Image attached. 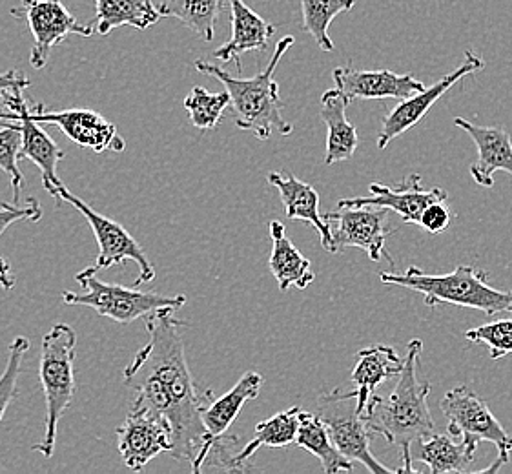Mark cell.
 <instances>
[{
    "label": "cell",
    "mask_w": 512,
    "mask_h": 474,
    "mask_svg": "<svg viewBox=\"0 0 512 474\" xmlns=\"http://www.w3.org/2000/svg\"><path fill=\"white\" fill-rule=\"evenodd\" d=\"M11 17L24 21L33 35L30 62L35 70H42L55 46L70 35L92 37V24H82L72 15L61 0H22L21 6L11 8Z\"/></svg>",
    "instance_id": "obj_11"
},
{
    "label": "cell",
    "mask_w": 512,
    "mask_h": 474,
    "mask_svg": "<svg viewBox=\"0 0 512 474\" xmlns=\"http://www.w3.org/2000/svg\"><path fill=\"white\" fill-rule=\"evenodd\" d=\"M485 68V61L482 57H478L472 50L465 52L463 62L454 70L447 73L445 77H441L438 83L431 88H423L421 92L410 95L407 99H403L385 119L383 126L378 134V148L383 150L387 148L390 141L398 139L400 135L412 130L416 124L420 123L425 115L429 114L432 106L440 101L445 92H449L452 86L460 83L461 79H465L467 75L474 72H480Z\"/></svg>",
    "instance_id": "obj_13"
},
{
    "label": "cell",
    "mask_w": 512,
    "mask_h": 474,
    "mask_svg": "<svg viewBox=\"0 0 512 474\" xmlns=\"http://www.w3.org/2000/svg\"><path fill=\"white\" fill-rule=\"evenodd\" d=\"M451 223L452 212L451 208L447 207V201H436L421 212L418 227L431 232V234H441L451 227Z\"/></svg>",
    "instance_id": "obj_37"
},
{
    "label": "cell",
    "mask_w": 512,
    "mask_h": 474,
    "mask_svg": "<svg viewBox=\"0 0 512 474\" xmlns=\"http://www.w3.org/2000/svg\"><path fill=\"white\" fill-rule=\"evenodd\" d=\"M421 349V340L410 341L403 369L392 394L389 398L372 394L369 403L365 405V411L361 414L369 425L370 433L381 434L390 445L400 447L405 462V465L398 469L400 474L418 473L412 467L410 445L434 433V422L427 402L431 383H421L418 380Z\"/></svg>",
    "instance_id": "obj_2"
},
{
    "label": "cell",
    "mask_w": 512,
    "mask_h": 474,
    "mask_svg": "<svg viewBox=\"0 0 512 474\" xmlns=\"http://www.w3.org/2000/svg\"><path fill=\"white\" fill-rule=\"evenodd\" d=\"M22 134L21 130L13 123L0 124V170L10 179L13 190V203H21L22 176L19 161L22 159Z\"/></svg>",
    "instance_id": "obj_32"
},
{
    "label": "cell",
    "mask_w": 512,
    "mask_h": 474,
    "mask_svg": "<svg viewBox=\"0 0 512 474\" xmlns=\"http://www.w3.org/2000/svg\"><path fill=\"white\" fill-rule=\"evenodd\" d=\"M294 445L314 454L321 460L323 471L327 474L352 473L354 464L349 458L339 453L338 447L332 442L325 423L321 422L318 414H299V429H297Z\"/></svg>",
    "instance_id": "obj_28"
},
{
    "label": "cell",
    "mask_w": 512,
    "mask_h": 474,
    "mask_svg": "<svg viewBox=\"0 0 512 474\" xmlns=\"http://www.w3.org/2000/svg\"><path fill=\"white\" fill-rule=\"evenodd\" d=\"M228 0H164L157 10L163 17H174L203 41H214L216 22Z\"/></svg>",
    "instance_id": "obj_29"
},
{
    "label": "cell",
    "mask_w": 512,
    "mask_h": 474,
    "mask_svg": "<svg viewBox=\"0 0 512 474\" xmlns=\"http://www.w3.org/2000/svg\"><path fill=\"white\" fill-rule=\"evenodd\" d=\"M268 183L276 186L281 203L285 207V216L288 219H299L307 221L312 227L318 230L321 245L325 250H330V234H328L327 223L319 212V194L314 186L308 185L305 181L297 179L296 176H288L283 172H270Z\"/></svg>",
    "instance_id": "obj_21"
},
{
    "label": "cell",
    "mask_w": 512,
    "mask_h": 474,
    "mask_svg": "<svg viewBox=\"0 0 512 474\" xmlns=\"http://www.w3.org/2000/svg\"><path fill=\"white\" fill-rule=\"evenodd\" d=\"M183 327L175 309H159L146 321L148 343L124 369V383L134 392L132 409H143L163 418L172 433L170 454L185 460L195 474L205 469L237 471V436L223 434L210 440L203 425V411L216 396L197 391L185 356Z\"/></svg>",
    "instance_id": "obj_1"
},
{
    "label": "cell",
    "mask_w": 512,
    "mask_h": 474,
    "mask_svg": "<svg viewBox=\"0 0 512 474\" xmlns=\"http://www.w3.org/2000/svg\"><path fill=\"white\" fill-rule=\"evenodd\" d=\"M379 279L383 285H396L418 292L427 307L447 303L480 310L485 316L502 312L512 314V290L494 289L489 285L487 272L469 265H460L443 276H432L421 268L409 267L405 272H381Z\"/></svg>",
    "instance_id": "obj_4"
},
{
    "label": "cell",
    "mask_w": 512,
    "mask_h": 474,
    "mask_svg": "<svg viewBox=\"0 0 512 474\" xmlns=\"http://www.w3.org/2000/svg\"><path fill=\"white\" fill-rule=\"evenodd\" d=\"M75 349L77 332L66 323L53 325L42 338L39 376L46 402V425L44 438L39 444L33 445L31 451L42 454L44 458H52L57 442V427L75 396Z\"/></svg>",
    "instance_id": "obj_5"
},
{
    "label": "cell",
    "mask_w": 512,
    "mask_h": 474,
    "mask_svg": "<svg viewBox=\"0 0 512 474\" xmlns=\"http://www.w3.org/2000/svg\"><path fill=\"white\" fill-rule=\"evenodd\" d=\"M423 179L418 174L401 179L394 188L383 183L369 186L370 197H347L341 199L338 207H379L396 212L403 223L420 225L421 212L436 201H449V194L443 188H423Z\"/></svg>",
    "instance_id": "obj_14"
},
{
    "label": "cell",
    "mask_w": 512,
    "mask_h": 474,
    "mask_svg": "<svg viewBox=\"0 0 512 474\" xmlns=\"http://www.w3.org/2000/svg\"><path fill=\"white\" fill-rule=\"evenodd\" d=\"M299 414L301 407H290L287 411L274 414L272 418L263 420L256 425V436L243 445L236 454L237 467L239 471H248V462L261 447L270 449H283L290 447L296 442L297 429H299Z\"/></svg>",
    "instance_id": "obj_27"
},
{
    "label": "cell",
    "mask_w": 512,
    "mask_h": 474,
    "mask_svg": "<svg viewBox=\"0 0 512 474\" xmlns=\"http://www.w3.org/2000/svg\"><path fill=\"white\" fill-rule=\"evenodd\" d=\"M75 281L84 287L82 294L62 292L66 305H81L95 310L99 316L110 318L121 325H130L139 318L150 316L159 309H181L186 303V296H164L152 290L126 289L117 283H104L97 278V268L88 267L81 270Z\"/></svg>",
    "instance_id": "obj_6"
},
{
    "label": "cell",
    "mask_w": 512,
    "mask_h": 474,
    "mask_svg": "<svg viewBox=\"0 0 512 474\" xmlns=\"http://www.w3.org/2000/svg\"><path fill=\"white\" fill-rule=\"evenodd\" d=\"M57 205L68 203L73 208H77L82 216L88 219L90 227L93 230V236L97 239L99 245V256L93 267L97 270L103 268L115 267L121 265L124 261H135L139 267V278L135 279V287L146 285L155 279V268L150 259L146 258L143 248L135 241V237L117 221L110 217L103 216L101 212L93 210L81 197L72 194L66 186H57L52 192Z\"/></svg>",
    "instance_id": "obj_9"
},
{
    "label": "cell",
    "mask_w": 512,
    "mask_h": 474,
    "mask_svg": "<svg viewBox=\"0 0 512 474\" xmlns=\"http://www.w3.org/2000/svg\"><path fill=\"white\" fill-rule=\"evenodd\" d=\"M318 418L325 423L328 434L339 453L350 462L356 460L365 465L370 473L394 474L398 469H390L381 464L370 451V429L356 407V392L334 391L321 394L318 403Z\"/></svg>",
    "instance_id": "obj_7"
},
{
    "label": "cell",
    "mask_w": 512,
    "mask_h": 474,
    "mask_svg": "<svg viewBox=\"0 0 512 474\" xmlns=\"http://www.w3.org/2000/svg\"><path fill=\"white\" fill-rule=\"evenodd\" d=\"M28 351H30V340L28 338L17 336L15 340L11 341L6 369L0 376V423L4 420L8 407L19 392L17 382H19V374H21L22 361H24V356Z\"/></svg>",
    "instance_id": "obj_33"
},
{
    "label": "cell",
    "mask_w": 512,
    "mask_h": 474,
    "mask_svg": "<svg viewBox=\"0 0 512 474\" xmlns=\"http://www.w3.org/2000/svg\"><path fill=\"white\" fill-rule=\"evenodd\" d=\"M117 445L124 465L130 471H141L155 456L170 453L172 433L163 418L143 409H130L128 418L117 429Z\"/></svg>",
    "instance_id": "obj_15"
},
{
    "label": "cell",
    "mask_w": 512,
    "mask_h": 474,
    "mask_svg": "<svg viewBox=\"0 0 512 474\" xmlns=\"http://www.w3.org/2000/svg\"><path fill=\"white\" fill-rule=\"evenodd\" d=\"M454 126L471 135L478 148V159L472 163L471 176L483 188L494 185V174L505 172L512 177V141L511 135L503 128H489L472 124L471 121L456 117Z\"/></svg>",
    "instance_id": "obj_17"
},
{
    "label": "cell",
    "mask_w": 512,
    "mask_h": 474,
    "mask_svg": "<svg viewBox=\"0 0 512 474\" xmlns=\"http://www.w3.org/2000/svg\"><path fill=\"white\" fill-rule=\"evenodd\" d=\"M356 6V0H301L303 24L301 28L308 31L323 52H334V42L328 35L330 22L343 11H350Z\"/></svg>",
    "instance_id": "obj_30"
},
{
    "label": "cell",
    "mask_w": 512,
    "mask_h": 474,
    "mask_svg": "<svg viewBox=\"0 0 512 474\" xmlns=\"http://www.w3.org/2000/svg\"><path fill=\"white\" fill-rule=\"evenodd\" d=\"M263 387V376L257 372H246L243 378L226 392L221 398H212L203 411V425L210 440H216L236 422L237 416L243 411L246 403L256 400Z\"/></svg>",
    "instance_id": "obj_25"
},
{
    "label": "cell",
    "mask_w": 512,
    "mask_h": 474,
    "mask_svg": "<svg viewBox=\"0 0 512 474\" xmlns=\"http://www.w3.org/2000/svg\"><path fill=\"white\" fill-rule=\"evenodd\" d=\"M465 338L471 343L487 345L491 351L492 360H502L512 352V320L485 323L478 329L469 330Z\"/></svg>",
    "instance_id": "obj_34"
},
{
    "label": "cell",
    "mask_w": 512,
    "mask_h": 474,
    "mask_svg": "<svg viewBox=\"0 0 512 474\" xmlns=\"http://www.w3.org/2000/svg\"><path fill=\"white\" fill-rule=\"evenodd\" d=\"M228 106H230L228 93L208 92L201 86L192 88V92L188 93L185 99V110L197 130L217 128Z\"/></svg>",
    "instance_id": "obj_31"
},
{
    "label": "cell",
    "mask_w": 512,
    "mask_h": 474,
    "mask_svg": "<svg viewBox=\"0 0 512 474\" xmlns=\"http://www.w3.org/2000/svg\"><path fill=\"white\" fill-rule=\"evenodd\" d=\"M163 19L152 0H95V26L97 35L106 37L121 26L146 30Z\"/></svg>",
    "instance_id": "obj_26"
},
{
    "label": "cell",
    "mask_w": 512,
    "mask_h": 474,
    "mask_svg": "<svg viewBox=\"0 0 512 474\" xmlns=\"http://www.w3.org/2000/svg\"><path fill=\"white\" fill-rule=\"evenodd\" d=\"M336 90L349 103L358 99H398L403 101L425 86L412 75H400L390 70H354L350 64L338 66L332 72Z\"/></svg>",
    "instance_id": "obj_16"
},
{
    "label": "cell",
    "mask_w": 512,
    "mask_h": 474,
    "mask_svg": "<svg viewBox=\"0 0 512 474\" xmlns=\"http://www.w3.org/2000/svg\"><path fill=\"white\" fill-rule=\"evenodd\" d=\"M358 363L352 371L350 380L356 385V407L358 413L363 414L365 405L369 403L370 396L376 394V387L387 382L390 378L400 376L403 361L398 352L387 345H374L358 352Z\"/></svg>",
    "instance_id": "obj_20"
},
{
    "label": "cell",
    "mask_w": 512,
    "mask_h": 474,
    "mask_svg": "<svg viewBox=\"0 0 512 474\" xmlns=\"http://www.w3.org/2000/svg\"><path fill=\"white\" fill-rule=\"evenodd\" d=\"M441 411L447 418V431L452 436L471 440L474 444L491 442L498 447L500 460L482 473H496L512 456V436L491 413L489 405L467 385H460L447 392L441 400ZM478 473V474H482Z\"/></svg>",
    "instance_id": "obj_8"
},
{
    "label": "cell",
    "mask_w": 512,
    "mask_h": 474,
    "mask_svg": "<svg viewBox=\"0 0 512 474\" xmlns=\"http://www.w3.org/2000/svg\"><path fill=\"white\" fill-rule=\"evenodd\" d=\"M2 123H13L21 130L22 159H30L31 163L41 168L42 185L48 194H52L57 186L62 185L61 179L57 176V165L64 159L61 146L44 132L41 124L31 121L30 117H26L22 112L0 115V124Z\"/></svg>",
    "instance_id": "obj_19"
},
{
    "label": "cell",
    "mask_w": 512,
    "mask_h": 474,
    "mask_svg": "<svg viewBox=\"0 0 512 474\" xmlns=\"http://www.w3.org/2000/svg\"><path fill=\"white\" fill-rule=\"evenodd\" d=\"M476 449L478 444L471 440L461 438L456 444L451 436L432 433L410 445V454L429 465L432 474L465 473L474 462Z\"/></svg>",
    "instance_id": "obj_24"
},
{
    "label": "cell",
    "mask_w": 512,
    "mask_h": 474,
    "mask_svg": "<svg viewBox=\"0 0 512 474\" xmlns=\"http://www.w3.org/2000/svg\"><path fill=\"white\" fill-rule=\"evenodd\" d=\"M270 239H272V254L268 267L272 276L276 278L279 290L307 289L308 285L314 283V272L312 265L299 250L296 245L290 241L287 236L285 225L281 221H272L270 223Z\"/></svg>",
    "instance_id": "obj_22"
},
{
    "label": "cell",
    "mask_w": 512,
    "mask_h": 474,
    "mask_svg": "<svg viewBox=\"0 0 512 474\" xmlns=\"http://www.w3.org/2000/svg\"><path fill=\"white\" fill-rule=\"evenodd\" d=\"M26 88H30V79L19 70L0 73V115L15 112L26 101Z\"/></svg>",
    "instance_id": "obj_35"
},
{
    "label": "cell",
    "mask_w": 512,
    "mask_h": 474,
    "mask_svg": "<svg viewBox=\"0 0 512 474\" xmlns=\"http://www.w3.org/2000/svg\"><path fill=\"white\" fill-rule=\"evenodd\" d=\"M17 112H22L35 123L57 126L75 145L88 148L95 154H104L108 150L121 154L126 150V141L115 128V124L93 110L73 108V110H62V112H50V110H44L42 104L30 106L24 101L17 108Z\"/></svg>",
    "instance_id": "obj_12"
},
{
    "label": "cell",
    "mask_w": 512,
    "mask_h": 474,
    "mask_svg": "<svg viewBox=\"0 0 512 474\" xmlns=\"http://www.w3.org/2000/svg\"><path fill=\"white\" fill-rule=\"evenodd\" d=\"M389 212L379 207H338L323 216L330 234V254H341L347 248H361L372 261L381 258L396 268V261L390 258L385 243L392 234L389 228Z\"/></svg>",
    "instance_id": "obj_10"
},
{
    "label": "cell",
    "mask_w": 512,
    "mask_h": 474,
    "mask_svg": "<svg viewBox=\"0 0 512 474\" xmlns=\"http://www.w3.org/2000/svg\"><path fill=\"white\" fill-rule=\"evenodd\" d=\"M294 42H296L294 37L290 35L277 42L276 50L267 68L250 79L232 77L214 62L203 61V59L195 61L197 72L210 75L225 86L237 128L252 132L261 141L270 139V135L274 132L281 135H290L294 132V126L281 115L285 103L279 97V84L274 79L277 64L294 46Z\"/></svg>",
    "instance_id": "obj_3"
},
{
    "label": "cell",
    "mask_w": 512,
    "mask_h": 474,
    "mask_svg": "<svg viewBox=\"0 0 512 474\" xmlns=\"http://www.w3.org/2000/svg\"><path fill=\"white\" fill-rule=\"evenodd\" d=\"M42 217L41 203L30 197L24 205L21 203H2L0 205V236L15 223L21 221H39Z\"/></svg>",
    "instance_id": "obj_36"
},
{
    "label": "cell",
    "mask_w": 512,
    "mask_h": 474,
    "mask_svg": "<svg viewBox=\"0 0 512 474\" xmlns=\"http://www.w3.org/2000/svg\"><path fill=\"white\" fill-rule=\"evenodd\" d=\"M232 37L214 52V59L221 62H234L237 72H243L241 57L248 52L267 50L270 37H274L276 26L259 17L256 11L248 8L243 0H228Z\"/></svg>",
    "instance_id": "obj_18"
},
{
    "label": "cell",
    "mask_w": 512,
    "mask_h": 474,
    "mask_svg": "<svg viewBox=\"0 0 512 474\" xmlns=\"http://www.w3.org/2000/svg\"><path fill=\"white\" fill-rule=\"evenodd\" d=\"M349 101L334 88L321 97V119L327 124V154L325 165H336L352 159L358 148L359 137L354 124L347 119Z\"/></svg>",
    "instance_id": "obj_23"
},
{
    "label": "cell",
    "mask_w": 512,
    "mask_h": 474,
    "mask_svg": "<svg viewBox=\"0 0 512 474\" xmlns=\"http://www.w3.org/2000/svg\"><path fill=\"white\" fill-rule=\"evenodd\" d=\"M15 287V276L11 274L10 263L0 256V290H11Z\"/></svg>",
    "instance_id": "obj_38"
}]
</instances>
